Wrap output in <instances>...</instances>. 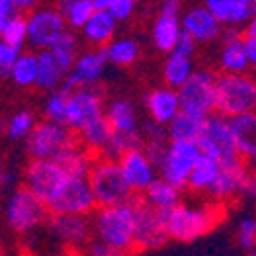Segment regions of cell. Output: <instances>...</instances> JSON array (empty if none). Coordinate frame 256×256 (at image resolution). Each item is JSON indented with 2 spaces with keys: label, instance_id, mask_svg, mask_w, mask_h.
Here are the masks:
<instances>
[{
  "label": "cell",
  "instance_id": "cell-52",
  "mask_svg": "<svg viewBox=\"0 0 256 256\" xmlns=\"http://www.w3.org/2000/svg\"><path fill=\"white\" fill-rule=\"evenodd\" d=\"M246 37H256V16L246 25Z\"/></svg>",
  "mask_w": 256,
  "mask_h": 256
},
{
  "label": "cell",
  "instance_id": "cell-46",
  "mask_svg": "<svg viewBox=\"0 0 256 256\" xmlns=\"http://www.w3.org/2000/svg\"><path fill=\"white\" fill-rule=\"evenodd\" d=\"M20 10L14 4V0H0V25L8 23L12 16H16Z\"/></svg>",
  "mask_w": 256,
  "mask_h": 256
},
{
  "label": "cell",
  "instance_id": "cell-56",
  "mask_svg": "<svg viewBox=\"0 0 256 256\" xmlns=\"http://www.w3.org/2000/svg\"><path fill=\"white\" fill-rule=\"evenodd\" d=\"M2 256H8V254H6V252H4V254H2Z\"/></svg>",
  "mask_w": 256,
  "mask_h": 256
},
{
  "label": "cell",
  "instance_id": "cell-7",
  "mask_svg": "<svg viewBox=\"0 0 256 256\" xmlns=\"http://www.w3.org/2000/svg\"><path fill=\"white\" fill-rule=\"evenodd\" d=\"M201 158H203V150L199 142H170L158 164L160 178L168 180L170 184H174L182 190L184 186H188L193 168Z\"/></svg>",
  "mask_w": 256,
  "mask_h": 256
},
{
  "label": "cell",
  "instance_id": "cell-8",
  "mask_svg": "<svg viewBox=\"0 0 256 256\" xmlns=\"http://www.w3.org/2000/svg\"><path fill=\"white\" fill-rule=\"evenodd\" d=\"M178 96L182 111L203 119L211 117L218 111V76L209 70H195L178 88Z\"/></svg>",
  "mask_w": 256,
  "mask_h": 256
},
{
  "label": "cell",
  "instance_id": "cell-37",
  "mask_svg": "<svg viewBox=\"0 0 256 256\" xmlns=\"http://www.w3.org/2000/svg\"><path fill=\"white\" fill-rule=\"evenodd\" d=\"M0 37H2V44H8V46H14V48H20L27 44L29 39V27H27V16L23 14H16L12 16L8 23L0 25Z\"/></svg>",
  "mask_w": 256,
  "mask_h": 256
},
{
  "label": "cell",
  "instance_id": "cell-39",
  "mask_svg": "<svg viewBox=\"0 0 256 256\" xmlns=\"http://www.w3.org/2000/svg\"><path fill=\"white\" fill-rule=\"evenodd\" d=\"M68 92H64L62 88L56 92H50L44 100V115L48 121L66 125L68 121Z\"/></svg>",
  "mask_w": 256,
  "mask_h": 256
},
{
  "label": "cell",
  "instance_id": "cell-9",
  "mask_svg": "<svg viewBox=\"0 0 256 256\" xmlns=\"http://www.w3.org/2000/svg\"><path fill=\"white\" fill-rule=\"evenodd\" d=\"M96 199L88 178H68L58 195L48 203L52 216H82L88 218L96 209Z\"/></svg>",
  "mask_w": 256,
  "mask_h": 256
},
{
  "label": "cell",
  "instance_id": "cell-1",
  "mask_svg": "<svg viewBox=\"0 0 256 256\" xmlns=\"http://www.w3.org/2000/svg\"><path fill=\"white\" fill-rule=\"evenodd\" d=\"M224 220V207L218 201L207 203H180L176 209L166 213L168 236L174 242H195L211 230H216Z\"/></svg>",
  "mask_w": 256,
  "mask_h": 256
},
{
  "label": "cell",
  "instance_id": "cell-29",
  "mask_svg": "<svg viewBox=\"0 0 256 256\" xmlns=\"http://www.w3.org/2000/svg\"><path fill=\"white\" fill-rule=\"evenodd\" d=\"M39 54V76H37V88L46 92H56L64 86L68 72H64V68L56 62L52 52H37Z\"/></svg>",
  "mask_w": 256,
  "mask_h": 256
},
{
  "label": "cell",
  "instance_id": "cell-25",
  "mask_svg": "<svg viewBox=\"0 0 256 256\" xmlns=\"http://www.w3.org/2000/svg\"><path fill=\"white\" fill-rule=\"evenodd\" d=\"M68 178H88L92 168H94V158L92 152H88L84 146L74 144L72 148H68L58 160H56Z\"/></svg>",
  "mask_w": 256,
  "mask_h": 256
},
{
  "label": "cell",
  "instance_id": "cell-30",
  "mask_svg": "<svg viewBox=\"0 0 256 256\" xmlns=\"http://www.w3.org/2000/svg\"><path fill=\"white\" fill-rule=\"evenodd\" d=\"M162 74H164V80H166V86L178 90L182 84L195 74L193 60H190V56H184V54H178V52L168 54Z\"/></svg>",
  "mask_w": 256,
  "mask_h": 256
},
{
  "label": "cell",
  "instance_id": "cell-28",
  "mask_svg": "<svg viewBox=\"0 0 256 256\" xmlns=\"http://www.w3.org/2000/svg\"><path fill=\"white\" fill-rule=\"evenodd\" d=\"M144 201L148 205H152L156 211L160 213H170L172 209H176L182 203V195H180V188L170 184L164 178H158L150 188L144 193Z\"/></svg>",
  "mask_w": 256,
  "mask_h": 256
},
{
  "label": "cell",
  "instance_id": "cell-19",
  "mask_svg": "<svg viewBox=\"0 0 256 256\" xmlns=\"http://www.w3.org/2000/svg\"><path fill=\"white\" fill-rule=\"evenodd\" d=\"M144 104L148 111V119L162 125V127H168L176 119V115L182 111L178 90L170 88V86H158V88L150 90L144 96Z\"/></svg>",
  "mask_w": 256,
  "mask_h": 256
},
{
  "label": "cell",
  "instance_id": "cell-53",
  "mask_svg": "<svg viewBox=\"0 0 256 256\" xmlns=\"http://www.w3.org/2000/svg\"><path fill=\"white\" fill-rule=\"evenodd\" d=\"M92 2H94L96 10H106V8L111 6V2H113V0H92Z\"/></svg>",
  "mask_w": 256,
  "mask_h": 256
},
{
  "label": "cell",
  "instance_id": "cell-4",
  "mask_svg": "<svg viewBox=\"0 0 256 256\" xmlns=\"http://www.w3.org/2000/svg\"><path fill=\"white\" fill-rule=\"evenodd\" d=\"M88 182L98 207H113V205H123L134 201L132 199L134 190L130 182L125 180L119 160H109V158L96 160L88 176Z\"/></svg>",
  "mask_w": 256,
  "mask_h": 256
},
{
  "label": "cell",
  "instance_id": "cell-5",
  "mask_svg": "<svg viewBox=\"0 0 256 256\" xmlns=\"http://www.w3.org/2000/svg\"><path fill=\"white\" fill-rule=\"evenodd\" d=\"M256 111V78L250 74L218 76V113L232 119Z\"/></svg>",
  "mask_w": 256,
  "mask_h": 256
},
{
  "label": "cell",
  "instance_id": "cell-45",
  "mask_svg": "<svg viewBox=\"0 0 256 256\" xmlns=\"http://www.w3.org/2000/svg\"><path fill=\"white\" fill-rule=\"evenodd\" d=\"M134 8H136V0H113L111 6L106 8L111 12V16L117 20H127L132 14H134Z\"/></svg>",
  "mask_w": 256,
  "mask_h": 256
},
{
  "label": "cell",
  "instance_id": "cell-44",
  "mask_svg": "<svg viewBox=\"0 0 256 256\" xmlns=\"http://www.w3.org/2000/svg\"><path fill=\"white\" fill-rule=\"evenodd\" d=\"M78 256H125V254H121V252L115 250L113 246L104 244L102 240H98V238L92 236V240L78 252Z\"/></svg>",
  "mask_w": 256,
  "mask_h": 256
},
{
  "label": "cell",
  "instance_id": "cell-10",
  "mask_svg": "<svg viewBox=\"0 0 256 256\" xmlns=\"http://www.w3.org/2000/svg\"><path fill=\"white\" fill-rule=\"evenodd\" d=\"M46 234L50 240L70 252H78L92 240V220L82 216H50Z\"/></svg>",
  "mask_w": 256,
  "mask_h": 256
},
{
  "label": "cell",
  "instance_id": "cell-51",
  "mask_svg": "<svg viewBox=\"0 0 256 256\" xmlns=\"http://www.w3.org/2000/svg\"><path fill=\"white\" fill-rule=\"evenodd\" d=\"M39 2L41 0H14V4L18 6V10H29V12L39 8Z\"/></svg>",
  "mask_w": 256,
  "mask_h": 256
},
{
  "label": "cell",
  "instance_id": "cell-12",
  "mask_svg": "<svg viewBox=\"0 0 256 256\" xmlns=\"http://www.w3.org/2000/svg\"><path fill=\"white\" fill-rule=\"evenodd\" d=\"M203 156H209L218 162H230L234 158H242L236 142H234V134H232V125L230 119L224 115H216L213 113L211 117L205 119V127L201 132V138L197 140Z\"/></svg>",
  "mask_w": 256,
  "mask_h": 256
},
{
  "label": "cell",
  "instance_id": "cell-17",
  "mask_svg": "<svg viewBox=\"0 0 256 256\" xmlns=\"http://www.w3.org/2000/svg\"><path fill=\"white\" fill-rule=\"evenodd\" d=\"M250 178H252V172L248 170V166L244 164L242 158H234L230 162H224L216 184L209 190L211 201L220 203V201H226L232 197H242Z\"/></svg>",
  "mask_w": 256,
  "mask_h": 256
},
{
  "label": "cell",
  "instance_id": "cell-49",
  "mask_svg": "<svg viewBox=\"0 0 256 256\" xmlns=\"http://www.w3.org/2000/svg\"><path fill=\"white\" fill-rule=\"evenodd\" d=\"M160 12L162 14H172V16H182L180 14V0H162Z\"/></svg>",
  "mask_w": 256,
  "mask_h": 256
},
{
  "label": "cell",
  "instance_id": "cell-54",
  "mask_svg": "<svg viewBox=\"0 0 256 256\" xmlns=\"http://www.w3.org/2000/svg\"><path fill=\"white\" fill-rule=\"evenodd\" d=\"M246 256H256V246H254L250 252H246Z\"/></svg>",
  "mask_w": 256,
  "mask_h": 256
},
{
  "label": "cell",
  "instance_id": "cell-18",
  "mask_svg": "<svg viewBox=\"0 0 256 256\" xmlns=\"http://www.w3.org/2000/svg\"><path fill=\"white\" fill-rule=\"evenodd\" d=\"M121 170L125 174V180L130 182L134 193H146L158 178H160V172H158V166L156 162L146 154V150H134L130 154H125L121 160Z\"/></svg>",
  "mask_w": 256,
  "mask_h": 256
},
{
  "label": "cell",
  "instance_id": "cell-31",
  "mask_svg": "<svg viewBox=\"0 0 256 256\" xmlns=\"http://www.w3.org/2000/svg\"><path fill=\"white\" fill-rule=\"evenodd\" d=\"M203 127H205V119L203 117L180 111L176 115V119L166 127L168 130V140L170 142H197L201 138Z\"/></svg>",
  "mask_w": 256,
  "mask_h": 256
},
{
  "label": "cell",
  "instance_id": "cell-40",
  "mask_svg": "<svg viewBox=\"0 0 256 256\" xmlns=\"http://www.w3.org/2000/svg\"><path fill=\"white\" fill-rule=\"evenodd\" d=\"M236 242L246 252H250L256 246V218L254 216H244V218L238 220V226H236Z\"/></svg>",
  "mask_w": 256,
  "mask_h": 256
},
{
  "label": "cell",
  "instance_id": "cell-42",
  "mask_svg": "<svg viewBox=\"0 0 256 256\" xmlns=\"http://www.w3.org/2000/svg\"><path fill=\"white\" fill-rule=\"evenodd\" d=\"M20 56H23V50L20 48H14V46H8V44H2V41H0V74L4 78H8L12 66Z\"/></svg>",
  "mask_w": 256,
  "mask_h": 256
},
{
  "label": "cell",
  "instance_id": "cell-20",
  "mask_svg": "<svg viewBox=\"0 0 256 256\" xmlns=\"http://www.w3.org/2000/svg\"><path fill=\"white\" fill-rule=\"evenodd\" d=\"M222 50H220V66L224 74H248L250 60L246 50V37L240 35L238 29L230 27L222 35Z\"/></svg>",
  "mask_w": 256,
  "mask_h": 256
},
{
  "label": "cell",
  "instance_id": "cell-55",
  "mask_svg": "<svg viewBox=\"0 0 256 256\" xmlns=\"http://www.w3.org/2000/svg\"><path fill=\"white\" fill-rule=\"evenodd\" d=\"M250 160H252V162H254V164H256V152H254V156H252V158H250Z\"/></svg>",
  "mask_w": 256,
  "mask_h": 256
},
{
  "label": "cell",
  "instance_id": "cell-16",
  "mask_svg": "<svg viewBox=\"0 0 256 256\" xmlns=\"http://www.w3.org/2000/svg\"><path fill=\"white\" fill-rule=\"evenodd\" d=\"M106 104L102 94L96 88H78L68 96V121L66 125L70 130L78 132L86 123L104 115Z\"/></svg>",
  "mask_w": 256,
  "mask_h": 256
},
{
  "label": "cell",
  "instance_id": "cell-6",
  "mask_svg": "<svg viewBox=\"0 0 256 256\" xmlns=\"http://www.w3.org/2000/svg\"><path fill=\"white\" fill-rule=\"evenodd\" d=\"M76 142L68 125H60L54 121H39L33 134L25 142V150L31 160H58L64 152Z\"/></svg>",
  "mask_w": 256,
  "mask_h": 256
},
{
  "label": "cell",
  "instance_id": "cell-21",
  "mask_svg": "<svg viewBox=\"0 0 256 256\" xmlns=\"http://www.w3.org/2000/svg\"><path fill=\"white\" fill-rule=\"evenodd\" d=\"M180 23H182V31L188 33L197 44L213 41L216 37L224 35L222 33V23L203 4L184 10L182 16H180Z\"/></svg>",
  "mask_w": 256,
  "mask_h": 256
},
{
  "label": "cell",
  "instance_id": "cell-2",
  "mask_svg": "<svg viewBox=\"0 0 256 256\" xmlns=\"http://www.w3.org/2000/svg\"><path fill=\"white\" fill-rule=\"evenodd\" d=\"M92 234L94 238L113 246L125 256H130L134 250H138L136 201L113 207H98L92 216Z\"/></svg>",
  "mask_w": 256,
  "mask_h": 256
},
{
  "label": "cell",
  "instance_id": "cell-41",
  "mask_svg": "<svg viewBox=\"0 0 256 256\" xmlns=\"http://www.w3.org/2000/svg\"><path fill=\"white\" fill-rule=\"evenodd\" d=\"M254 16H256V0H236L228 25L234 27V29H238V27L246 29V25Z\"/></svg>",
  "mask_w": 256,
  "mask_h": 256
},
{
  "label": "cell",
  "instance_id": "cell-11",
  "mask_svg": "<svg viewBox=\"0 0 256 256\" xmlns=\"http://www.w3.org/2000/svg\"><path fill=\"white\" fill-rule=\"evenodd\" d=\"M20 180L25 188H29L48 205L58 195V190L66 184L68 176L56 160H31L23 168Z\"/></svg>",
  "mask_w": 256,
  "mask_h": 256
},
{
  "label": "cell",
  "instance_id": "cell-3",
  "mask_svg": "<svg viewBox=\"0 0 256 256\" xmlns=\"http://www.w3.org/2000/svg\"><path fill=\"white\" fill-rule=\"evenodd\" d=\"M50 209L37 195H33L29 188L18 186L10 190L4 203V222L10 234L20 238H29L39 228L48 226Z\"/></svg>",
  "mask_w": 256,
  "mask_h": 256
},
{
  "label": "cell",
  "instance_id": "cell-14",
  "mask_svg": "<svg viewBox=\"0 0 256 256\" xmlns=\"http://www.w3.org/2000/svg\"><path fill=\"white\" fill-rule=\"evenodd\" d=\"M170 240L166 213L156 211L146 201H136V244L138 250H158Z\"/></svg>",
  "mask_w": 256,
  "mask_h": 256
},
{
  "label": "cell",
  "instance_id": "cell-38",
  "mask_svg": "<svg viewBox=\"0 0 256 256\" xmlns=\"http://www.w3.org/2000/svg\"><path fill=\"white\" fill-rule=\"evenodd\" d=\"M96 12V6L92 0H72V4L64 10V18H66L68 27L74 31V29H84V25L90 20V16Z\"/></svg>",
  "mask_w": 256,
  "mask_h": 256
},
{
  "label": "cell",
  "instance_id": "cell-33",
  "mask_svg": "<svg viewBox=\"0 0 256 256\" xmlns=\"http://www.w3.org/2000/svg\"><path fill=\"white\" fill-rule=\"evenodd\" d=\"M106 54V60H109L111 66L117 68H125V66H132V64L138 62L140 58V44L132 37H119L113 39L109 46L102 48Z\"/></svg>",
  "mask_w": 256,
  "mask_h": 256
},
{
  "label": "cell",
  "instance_id": "cell-32",
  "mask_svg": "<svg viewBox=\"0 0 256 256\" xmlns=\"http://www.w3.org/2000/svg\"><path fill=\"white\" fill-rule=\"evenodd\" d=\"M37 76H39V54L23 52V56L12 66L8 80L18 88H29V86H37Z\"/></svg>",
  "mask_w": 256,
  "mask_h": 256
},
{
  "label": "cell",
  "instance_id": "cell-13",
  "mask_svg": "<svg viewBox=\"0 0 256 256\" xmlns=\"http://www.w3.org/2000/svg\"><path fill=\"white\" fill-rule=\"evenodd\" d=\"M27 27H29L27 44L39 52H48L68 31L66 18L56 6H39L33 12H29Z\"/></svg>",
  "mask_w": 256,
  "mask_h": 256
},
{
  "label": "cell",
  "instance_id": "cell-43",
  "mask_svg": "<svg viewBox=\"0 0 256 256\" xmlns=\"http://www.w3.org/2000/svg\"><path fill=\"white\" fill-rule=\"evenodd\" d=\"M234 2H236V0H203V6L216 16L222 25H228L232 10H234Z\"/></svg>",
  "mask_w": 256,
  "mask_h": 256
},
{
  "label": "cell",
  "instance_id": "cell-24",
  "mask_svg": "<svg viewBox=\"0 0 256 256\" xmlns=\"http://www.w3.org/2000/svg\"><path fill=\"white\" fill-rule=\"evenodd\" d=\"M115 29H117V20L111 16L109 10H96L90 20L82 29V37L88 41L90 46L96 48H106L115 39Z\"/></svg>",
  "mask_w": 256,
  "mask_h": 256
},
{
  "label": "cell",
  "instance_id": "cell-26",
  "mask_svg": "<svg viewBox=\"0 0 256 256\" xmlns=\"http://www.w3.org/2000/svg\"><path fill=\"white\" fill-rule=\"evenodd\" d=\"M78 136V142L80 146H84L88 152L92 154H102L104 148L109 146L111 142V136H113V127L109 123V119H106V115L90 121L82 127V130L76 132Z\"/></svg>",
  "mask_w": 256,
  "mask_h": 256
},
{
  "label": "cell",
  "instance_id": "cell-23",
  "mask_svg": "<svg viewBox=\"0 0 256 256\" xmlns=\"http://www.w3.org/2000/svg\"><path fill=\"white\" fill-rule=\"evenodd\" d=\"M182 35V23L180 16H172V14H158L152 27V41L154 48L164 52V54H172L176 50V44Z\"/></svg>",
  "mask_w": 256,
  "mask_h": 256
},
{
  "label": "cell",
  "instance_id": "cell-27",
  "mask_svg": "<svg viewBox=\"0 0 256 256\" xmlns=\"http://www.w3.org/2000/svg\"><path fill=\"white\" fill-rule=\"evenodd\" d=\"M230 125H232L234 142H236L240 156L252 158L256 152V111L232 117Z\"/></svg>",
  "mask_w": 256,
  "mask_h": 256
},
{
  "label": "cell",
  "instance_id": "cell-50",
  "mask_svg": "<svg viewBox=\"0 0 256 256\" xmlns=\"http://www.w3.org/2000/svg\"><path fill=\"white\" fill-rule=\"evenodd\" d=\"M246 50H248L250 68H256V37H246Z\"/></svg>",
  "mask_w": 256,
  "mask_h": 256
},
{
  "label": "cell",
  "instance_id": "cell-35",
  "mask_svg": "<svg viewBox=\"0 0 256 256\" xmlns=\"http://www.w3.org/2000/svg\"><path fill=\"white\" fill-rule=\"evenodd\" d=\"M37 119L35 113L29 109H18L12 115H8L6 125H4V134L10 142H27V138L33 134V130L37 127Z\"/></svg>",
  "mask_w": 256,
  "mask_h": 256
},
{
  "label": "cell",
  "instance_id": "cell-34",
  "mask_svg": "<svg viewBox=\"0 0 256 256\" xmlns=\"http://www.w3.org/2000/svg\"><path fill=\"white\" fill-rule=\"evenodd\" d=\"M220 170H222V162L213 160L209 156H203L197 162V166L193 168V174L188 178V188H193L195 193H207L209 195L211 186L216 184V180L220 176Z\"/></svg>",
  "mask_w": 256,
  "mask_h": 256
},
{
  "label": "cell",
  "instance_id": "cell-48",
  "mask_svg": "<svg viewBox=\"0 0 256 256\" xmlns=\"http://www.w3.org/2000/svg\"><path fill=\"white\" fill-rule=\"evenodd\" d=\"M16 182H18V174L14 172L12 168L4 166V168H2V174H0V184H2V188L10 193V190L18 188V186H16Z\"/></svg>",
  "mask_w": 256,
  "mask_h": 256
},
{
  "label": "cell",
  "instance_id": "cell-22",
  "mask_svg": "<svg viewBox=\"0 0 256 256\" xmlns=\"http://www.w3.org/2000/svg\"><path fill=\"white\" fill-rule=\"evenodd\" d=\"M104 115L109 119L115 134H125V136H140L142 134V125L138 121L136 104L130 98H123V96L111 98L106 102Z\"/></svg>",
  "mask_w": 256,
  "mask_h": 256
},
{
  "label": "cell",
  "instance_id": "cell-15",
  "mask_svg": "<svg viewBox=\"0 0 256 256\" xmlns=\"http://www.w3.org/2000/svg\"><path fill=\"white\" fill-rule=\"evenodd\" d=\"M106 66H109V60H106L104 50H92V52L80 54L74 68L68 72L66 80H64L62 90L70 94L78 88H94L104 76Z\"/></svg>",
  "mask_w": 256,
  "mask_h": 256
},
{
  "label": "cell",
  "instance_id": "cell-47",
  "mask_svg": "<svg viewBox=\"0 0 256 256\" xmlns=\"http://www.w3.org/2000/svg\"><path fill=\"white\" fill-rule=\"evenodd\" d=\"M195 48H197V41H195L193 37H190L188 33H184V31H182V35H180V39H178V44H176V50H174V52L193 58Z\"/></svg>",
  "mask_w": 256,
  "mask_h": 256
},
{
  "label": "cell",
  "instance_id": "cell-36",
  "mask_svg": "<svg viewBox=\"0 0 256 256\" xmlns=\"http://www.w3.org/2000/svg\"><path fill=\"white\" fill-rule=\"evenodd\" d=\"M52 56L56 58V62L60 64V66L64 68V72H70L74 68V64L78 60V37L72 29H68L66 33H64L56 44L50 48Z\"/></svg>",
  "mask_w": 256,
  "mask_h": 256
}]
</instances>
